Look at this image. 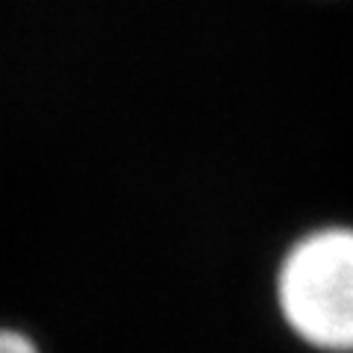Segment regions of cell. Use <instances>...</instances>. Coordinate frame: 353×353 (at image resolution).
Listing matches in <instances>:
<instances>
[{
  "mask_svg": "<svg viewBox=\"0 0 353 353\" xmlns=\"http://www.w3.org/2000/svg\"><path fill=\"white\" fill-rule=\"evenodd\" d=\"M285 330L315 353H353V227L324 224L285 248L274 277Z\"/></svg>",
  "mask_w": 353,
  "mask_h": 353,
  "instance_id": "1",
  "label": "cell"
},
{
  "mask_svg": "<svg viewBox=\"0 0 353 353\" xmlns=\"http://www.w3.org/2000/svg\"><path fill=\"white\" fill-rule=\"evenodd\" d=\"M0 353H39V347L18 330H0Z\"/></svg>",
  "mask_w": 353,
  "mask_h": 353,
  "instance_id": "2",
  "label": "cell"
}]
</instances>
